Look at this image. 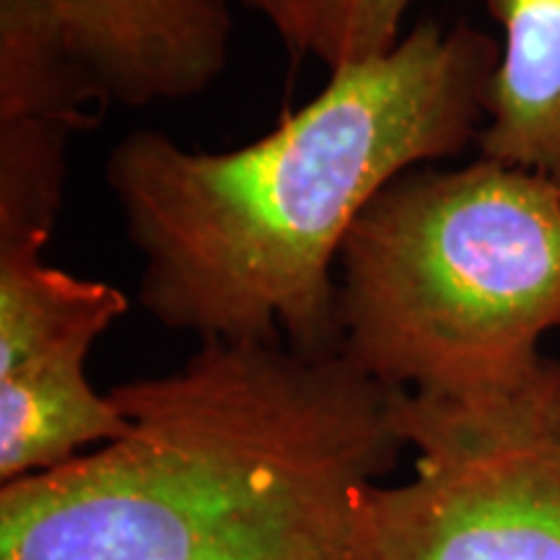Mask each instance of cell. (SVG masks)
<instances>
[{
	"label": "cell",
	"mask_w": 560,
	"mask_h": 560,
	"mask_svg": "<svg viewBox=\"0 0 560 560\" xmlns=\"http://www.w3.org/2000/svg\"><path fill=\"white\" fill-rule=\"evenodd\" d=\"M490 405L402 392L400 429L416 475L376 486L361 511L355 560H560V436L548 371Z\"/></svg>",
	"instance_id": "obj_4"
},
{
	"label": "cell",
	"mask_w": 560,
	"mask_h": 560,
	"mask_svg": "<svg viewBox=\"0 0 560 560\" xmlns=\"http://www.w3.org/2000/svg\"><path fill=\"white\" fill-rule=\"evenodd\" d=\"M548 412L550 423L560 436V363L552 361L548 371Z\"/></svg>",
	"instance_id": "obj_10"
},
{
	"label": "cell",
	"mask_w": 560,
	"mask_h": 560,
	"mask_svg": "<svg viewBox=\"0 0 560 560\" xmlns=\"http://www.w3.org/2000/svg\"><path fill=\"white\" fill-rule=\"evenodd\" d=\"M340 353L387 387L450 405L527 392L560 327V187L478 159L410 170L350 226Z\"/></svg>",
	"instance_id": "obj_3"
},
{
	"label": "cell",
	"mask_w": 560,
	"mask_h": 560,
	"mask_svg": "<svg viewBox=\"0 0 560 560\" xmlns=\"http://www.w3.org/2000/svg\"><path fill=\"white\" fill-rule=\"evenodd\" d=\"M117 285L42 260V247H0V482L55 470L128 418L86 380L94 342L128 312Z\"/></svg>",
	"instance_id": "obj_5"
},
{
	"label": "cell",
	"mask_w": 560,
	"mask_h": 560,
	"mask_svg": "<svg viewBox=\"0 0 560 560\" xmlns=\"http://www.w3.org/2000/svg\"><path fill=\"white\" fill-rule=\"evenodd\" d=\"M412 0H314L310 55L327 68L380 58L395 50Z\"/></svg>",
	"instance_id": "obj_8"
},
{
	"label": "cell",
	"mask_w": 560,
	"mask_h": 560,
	"mask_svg": "<svg viewBox=\"0 0 560 560\" xmlns=\"http://www.w3.org/2000/svg\"><path fill=\"white\" fill-rule=\"evenodd\" d=\"M100 83L104 102L149 107L198 96L229 62L226 0H37Z\"/></svg>",
	"instance_id": "obj_6"
},
{
	"label": "cell",
	"mask_w": 560,
	"mask_h": 560,
	"mask_svg": "<svg viewBox=\"0 0 560 560\" xmlns=\"http://www.w3.org/2000/svg\"><path fill=\"white\" fill-rule=\"evenodd\" d=\"M128 431L0 488V560H355L408 439L342 353L210 340L109 387Z\"/></svg>",
	"instance_id": "obj_2"
},
{
	"label": "cell",
	"mask_w": 560,
	"mask_h": 560,
	"mask_svg": "<svg viewBox=\"0 0 560 560\" xmlns=\"http://www.w3.org/2000/svg\"><path fill=\"white\" fill-rule=\"evenodd\" d=\"M242 3L268 21L293 60H304L310 55L314 0H242Z\"/></svg>",
	"instance_id": "obj_9"
},
{
	"label": "cell",
	"mask_w": 560,
	"mask_h": 560,
	"mask_svg": "<svg viewBox=\"0 0 560 560\" xmlns=\"http://www.w3.org/2000/svg\"><path fill=\"white\" fill-rule=\"evenodd\" d=\"M499 52L465 21H420L387 55L330 70L242 149L125 136L104 179L143 257L140 306L200 342L340 353L335 270L350 226L392 179L478 145Z\"/></svg>",
	"instance_id": "obj_1"
},
{
	"label": "cell",
	"mask_w": 560,
	"mask_h": 560,
	"mask_svg": "<svg viewBox=\"0 0 560 560\" xmlns=\"http://www.w3.org/2000/svg\"><path fill=\"white\" fill-rule=\"evenodd\" d=\"M501 26L486 96L482 159L560 187V0H478Z\"/></svg>",
	"instance_id": "obj_7"
}]
</instances>
